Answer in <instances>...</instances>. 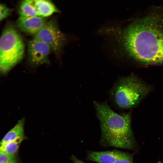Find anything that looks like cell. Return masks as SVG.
<instances>
[{"label":"cell","instance_id":"cell-1","mask_svg":"<svg viewBox=\"0 0 163 163\" xmlns=\"http://www.w3.org/2000/svg\"><path fill=\"white\" fill-rule=\"evenodd\" d=\"M123 48L135 59L148 64L163 63V14L138 20L119 34Z\"/></svg>","mask_w":163,"mask_h":163},{"label":"cell","instance_id":"cell-2","mask_svg":"<svg viewBox=\"0 0 163 163\" xmlns=\"http://www.w3.org/2000/svg\"><path fill=\"white\" fill-rule=\"evenodd\" d=\"M94 104L100 122L101 145L136 150L137 145L132 129L130 114L118 113L106 102L94 101Z\"/></svg>","mask_w":163,"mask_h":163},{"label":"cell","instance_id":"cell-3","mask_svg":"<svg viewBox=\"0 0 163 163\" xmlns=\"http://www.w3.org/2000/svg\"><path fill=\"white\" fill-rule=\"evenodd\" d=\"M150 89L138 78L130 76L120 78L113 87L111 95L118 107L127 109L136 106Z\"/></svg>","mask_w":163,"mask_h":163},{"label":"cell","instance_id":"cell-4","mask_svg":"<svg viewBox=\"0 0 163 163\" xmlns=\"http://www.w3.org/2000/svg\"><path fill=\"white\" fill-rule=\"evenodd\" d=\"M24 53L21 37L14 27H8L0 37V72H8L21 61Z\"/></svg>","mask_w":163,"mask_h":163},{"label":"cell","instance_id":"cell-5","mask_svg":"<svg viewBox=\"0 0 163 163\" xmlns=\"http://www.w3.org/2000/svg\"><path fill=\"white\" fill-rule=\"evenodd\" d=\"M34 37L48 45L51 50L56 54L62 50L66 40V37L59 28L54 19L47 21L43 27Z\"/></svg>","mask_w":163,"mask_h":163},{"label":"cell","instance_id":"cell-6","mask_svg":"<svg viewBox=\"0 0 163 163\" xmlns=\"http://www.w3.org/2000/svg\"><path fill=\"white\" fill-rule=\"evenodd\" d=\"M28 59L30 65L37 66L49 63L48 56L51 49L47 44L34 37L28 45Z\"/></svg>","mask_w":163,"mask_h":163},{"label":"cell","instance_id":"cell-7","mask_svg":"<svg viewBox=\"0 0 163 163\" xmlns=\"http://www.w3.org/2000/svg\"><path fill=\"white\" fill-rule=\"evenodd\" d=\"M133 156V154L119 150L89 151L86 159L98 163H113L119 159Z\"/></svg>","mask_w":163,"mask_h":163},{"label":"cell","instance_id":"cell-8","mask_svg":"<svg viewBox=\"0 0 163 163\" xmlns=\"http://www.w3.org/2000/svg\"><path fill=\"white\" fill-rule=\"evenodd\" d=\"M47 22V18L40 16L25 17L20 16L17 21L18 27L30 34H36Z\"/></svg>","mask_w":163,"mask_h":163},{"label":"cell","instance_id":"cell-9","mask_svg":"<svg viewBox=\"0 0 163 163\" xmlns=\"http://www.w3.org/2000/svg\"><path fill=\"white\" fill-rule=\"evenodd\" d=\"M25 119L22 118L4 136L0 144L24 139L26 137L24 134V125Z\"/></svg>","mask_w":163,"mask_h":163},{"label":"cell","instance_id":"cell-10","mask_svg":"<svg viewBox=\"0 0 163 163\" xmlns=\"http://www.w3.org/2000/svg\"><path fill=\"white\" fill-rule=\"evenodd\" d=\"M34 6L39 16L46 18L53 13L59 12L51 1L46 0H34Z\"/></svg>","mask_w":163,"mask_h":163},{"label":"cell","instance_id":"cell-11","mask_svg":"<svg viewBox=\"0 0 163 163\" xmlns=\"http://www.w3.org/2000/svg\"><path fill=\"white\" fill-rule=\"evenodd\" d=\"M19 14L20 16L25 17L39 16L34 6V0H25L21 2Z\"/></svg>","mask_w":163,"mask_h":163},{"label":"cell","instance_id":"cell-12","mask_svg":"<svg viewBox=\"0 0 163 163\" xmlns=\"http://www.w3.org/2000/svg\"><path fill=\"white\" fill-rule=\"evenodd\" d=\"M22 141L17 140L0 144V152L10 155H15Z\"/></svg>","mask_w":163,"mask_h":163},{"label":"cell","instance_id":"cell-13","mask_svg":"<svg viewBox=\"0 0 163 163\" xmlns=\"http://www.w3.org/2000/svg\"><path fill=\"white\" fill-rule=\"evenodd\" d=\"M0 163H18L15 155L0 152Z\"/></svg>","mask_w":163,"mask_h":163},{"label":"cell","instance_id":"cell-14","mask_svg":"<svg viewBox=\"0 0 163 163\" xmlns=\"http://www.w3.org/2000/svg\"><path fill=\"white\" fill-rule=\"evenodd\" d=\"M11 12V9L6 5L0 3V21L8 16Z\"/></svg>","mask_w":163,"mask_h":163},{"label":"cell","instance_id":"cell-15","mask_svg":"<svg viewBox=\"0 0 163 163\" xmlns=\"http://www.w3.org/2000/svg\"><path fill=\"white\" fill-rule=\"evenodd\" d=\"M133 157L121 159L117 160L113 163H134L133 161Z\"/></svg>","mask_w":163,"mask_h":163},{"label":"cell","instance_id":"cell-16","mask_svg":"<svg viewBox=\"0 0 163 163\" xmlns=\"http://www.w3.org/2000/svg\"><path fill=\"white\" fill-rule=\"evenodd\" d=\"M71 159L74 163H85L73 155L72 156Z\"/></svg>","mask_w":163,"mask_h":163}]
</instances>
